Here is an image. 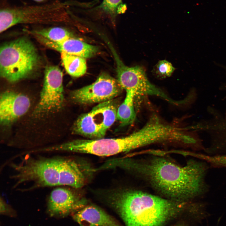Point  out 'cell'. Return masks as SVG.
I'll use <instances>...</instances> for the list:
<instances>
[{
    "label": "cell",
    "mask_w": 226,
    "mask_h": 226,
    "mask_svg": "<svg viewBox=\"0 0 226 226\" xmlns=\"http://www.w3.org/2000/svg\"><path fill=\"white\" fill-rule=\"evenodd\" d=\"M131 163V168L170 199L187 202L201 196L207 189V168L201 162L190 160L181 166L164 158L154 157Z\"/></svg>",
    "instance_id": "6da1fadb"
},
{
    "label": "cell",
    "mask_w": 226,
    "mask_h": 226,
    "mask_svg": "<svg viewBox=\"0 0 226 226\" xmlns=\"http://www.w3.org/2000/svg\"><path fill=\"white\" fill-rule=\"evenodd\" d=\"M18 162L9 161L7 165L13 171L10 179L12 188L18 190L28 186L22 191L39 188L67 186L75 188L82 187L85 177L75 161L61 156L45 157L26 153L21 156Z\"/></svg>",
    "instance_id": "7a4b0ae2"
},
{
    "label": "cell",
    "mask_w": 226,
    "mask_h": 226,
    "mask_svg": "<svg viewBox=\"0 0 226 226\" xmlns=\"http://www.w3.org/2000/svg\"><path fill=\"white\" fill-rule=\"evenodd\" d=\"M112 196L111 203L126 226H162L180 213L187 204L137 191Z\"/></svg>",
    "instance_id": "3957f363"
},
{
    "label": "cell",
    "mask_w": 226,
    "mask_h": 226,
    "mask_svg": "<svg viewBox=\"0 0 226 226\" xmlns=\"http://www.w3.org/2000/svg\"><path fill=\"white\" fill-rule=\"evenodd\" d=\"M40 58L34 45L27 38L5 43L0 49V74L13 83L28 78L38 68Z\"/></svg>",
    "instance_id": "277c9868"
},
{
    "label": "cell",
    "mask_w": 226,
    "mask_h": 226,
    "mask_svg": "<svg viewBox=\"0 0 226 226\" xmlns=\"http://www.w3.org/2000/svg\"><path fill=\"white\" fill-rule=\"evenodd\" d=\"M67 3L56 0L43 4L3 7L0 11V32L17 24H56L68 21Z\"/></svg>",
    "instance_id": "5b68a950"
},
{
    "label": "cell",
    "mask_w": 226,
    "mask_h": 226,
    "mask_svg": "<svg viewBox=\"0 0 226 226\" xmlns=\"http://www.w3.org/2000/svg\"><path fill=\"white\" fill-rule=\"evenodd\" d=\"M117 109L112 100L99 103L78 117L73 125V133L92 139L103 138L117 119Z\"/></svg>",
    "instance_id": "8992f818"
},
{
    "label": "cell",
    "mask_w": 226,
    "mask_h": 226,
    "mask_svg": "<svg viewBox=\"0 0 226 226\" xmlns=\"http://www.w3.org/2000/svg\"><path fill=\"white\" fill-rule=\"evenodd\" d=\"M113 53L116 64L117 80L123 89L133 92L136 96L153 95L173 104H179L150 82L144 68L139 66L127 67L116 53Z\"/></svg>",
    "instance_id": "52a82bcc"
},
{
    "label": "cell",
    "mask_w": 226,
    "mask_h": 226,
    "mask_svg": "<svg viewBox=\"0 0 226 226\" xmlns=\"http://www.w3.org/2000/svg\"><path fill=\"white\" fill-rule=\"evenodd\" d=\"M64 101L63 73L57 66H47L38 103L33 112L35 117L59 110Z\"/></svg>",
    "instance_id": "ba28073f"
},
{
    "label": "cell",
    "mask_w": 226,
    "mask_h": 226,
    "mask_svg": "<svg viewBox=\"0 0 226 226\" xmlns=\"http://www.w3.org/2000/svg\"><path fill=\"white\" fill-rule=\"evenodd\" d=\"M123 89L117 79L103 73L94 82L73 91L70 95L74 102L78 104L100 103L112 100Z\"/></svg>",
    "instance_id": "9c48e42d"
},
{
    "label": "cell",
    "mask_w": 226,
    "mask_h": 226,
    "mask_svg": "<svg viewBox=\"0 0 226 226\" xmlns=\"http://www.w3.org/2000/svg\"><path fill=\"white\" fill-rule=\"evenodd\" d=\"M30 105L26 95L12 90L3 92L0 96V121L3 126L11 124L25 114Z\"/></svg>",
    "instance_id": "30bf717a"
},
{
    "label": "cell",
    "mask_w": 226,
    "mask_h": 226,
    "mask_svg": "<svg viewBox=\"0 0 226 226\" xmlns=\"http://www.w3.org/2000/svg\"><path fill=\"white\" fill-rule=\"evenodd\" d=\"M78 198L71 190L58 187L51 192L47 204L48 213L51 216L63 217L77 208Z\"/></svg>",
    "instance_id": "8fae6325"
},
{
    "label": "cell",
    "mask_w": 226,
    "mask_h": 226,
    "mask_svg": "<svg viewBox=\"0 0 226 226\" xmlns=\"http://www.w3.org/2000/svg\"><path fill=\"white\" fill-rule=\"evenodd\" d=\"M33 35L44 45L60 53L64 52L86 58L93 56L98 50L96 46L73 37L61 42H55L47 40L38 35Z\"/></svg>",
    "instance_id": "7c38bea8"
},
{
    "label": "cell",
    "mask_w": 226,
    "mask_h": 226,
    "mask_svg": "<svg viewBox=\"0 0 226 226\" xmlns=\"http://www.w3.org/2000/svg\"><path fill=\"white\" fill-rule=\"evenodd\" d=\"M73 218L81 226H120L111 216L94 206L79 210L73 214Z\"/></svg>",
    "instance_id": "4fadbf2b"
},
{
    "label": "cell",
    "mask_w": 226,
    "mask_h": 226,
    "mask_svg": "<svg viewBox=\"0 0 226 226\" xmlns=\"http://www.w3.org/2000/svg\"><path fill=\"white\" fill-rule=\"evenodd\" d=\"M136 96L133 92L126 91L123 102L117 109V119L123 126L132 123L135 118L134 100Z\"/></svg>",
    "instance_id": "5bb4252c"
},
{
    "label": "cell",
    "mask_w": 226,
    "mask_h": 226,
    "mask_svg": "<svg viewBox=\"0 0 226 226\" xmlns=\"http://www.w3.org/2000/svg\"><path fill=\"white\" fill-rule=\"evenodd\" d=\"M61 58L64 68L67 73L74 77L83 75L87 70L85 58L65 52L61 53Z\"/></svg>",
    "instance_id": "9a60e30c"
},
{
    "label": "cell",
    "mask_w": 226,
    "mask_h": 226,
    "mask_svg": "<svg viewBox=\"0 0 226 226\" xmlns=\"http://www.w3.org/2000/svg\"><path fill=\"white\" fill-rule=\"evenodd\" d=\"M32 33L47 40L55 42H61L73 37L69 31L59 27L44 29L35 30Z\"/></svg>",
    "instance_id": "2e32d148"
},
{
    "label": "cell",
    "mask_w": 226,
    "mask_h": 226,
    "mask_svg": "<svg viewBox=\"0 0 226 226\" xmlns=\"http://www.w3.org/2000/svg\"><path fill=\"white\" fill-rule=\"evenodd\" d=\"M100 12L112 19L118 14L122 13L126 7L122 3V0H103L98 7Z\"/></svg>",
    "instance_id": "e0dca14e"
},
{
    "label": "cell",
    "mask_w": 226,
    "mask_h": 226,
    "mask_svg": "<svg viewBox=\"0 0 226 226\" xmlns=\"http://www.w3.org/2000/svg\"><path fill=\"white\" fill-rule=\"evenodd\" d=\"M175 68L171 63L166 60L159 61L154 66L153 73L157 77L164 78L170 76Z\"/></svg>",
    "instance_id": "ac0fdd59"
},
{
    "label": "cell",
    "mask_w": 226,
    "mask_h": 226,
    "mask_svg": "<svg viewBox=\"0 0 226 226\" xmlns=\"http://www.w3.org/2000/svg\"><path fill=\"white\" fill-rule=\"evenodd\" d=\"M8 207L3 199L1 198L0 199V212L4 213L8 211Z\"/></svg>",
    "instance_id": "d6986e66"
},
{
    "label": "cell",
    "mask_w": 226,
    "mask_h": 226,
    "mask_svg": "<svg viewBox=\"0 0 226 226\" xmlns=\"http://www.w3.org/2000/svg\"><path fill=\"white\" fill-rule=\"evenodd\" d=\"M34 2L39 3H44L46 2H49L51 0H31Z\"/></svg>",
    "instance_id": "ffe728a7"
},
{
    "label": "cell",
    "mask_w": 226,
    "mask_h": 226,
    "mask_svg": "<svg viewBox=\"0 0 226 226\" xmlns=\"http://www.w3.org/2000/svg\"><path fill=\"white\" fill-rule=\"evenodd\" d=\"M185 226L182 225H178V226Z\"/></svg>",
    "instance_id": "44dd1931"
}]
</instances>
